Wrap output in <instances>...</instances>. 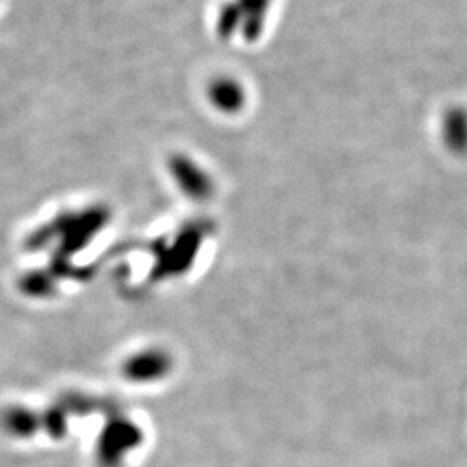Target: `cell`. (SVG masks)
I'll list each match as a JSON object with an SVG mask.
<instances>
[{
  "label": "cell",
  "instance_id": "3",
  "mask_svg": "<svg viewBox=\"0 0 467 467\" xmlns=\"http://www.w3.org/2000/svg\"><path fill=\"white\" fill-rule=\"evenodd\" d=\"M441 137L451 152H467V109L453 106L445 111L441 118Z\"/></svg>",
  "mask_w": 467,
  "mask_h": 467
},
{
  "label": "cell",
  "instance_id": "2",
  "mask_svg": "<svg viewBox=\"0 0 467 467\" xmlns=\"http://www.w3.org/2000/svg\"><path fill=\"white\" fill-rule=\"evenodd\" d=\"M241 13V35L246 42H256L265 28L272 0H235Z\"/></svg>",
  "mask_w": 467,
  "mask_h": 467
},
{
  "label": "cell",
  "instance_id": "1",
  "mask_svg": "<svg viewBox=\"0 0 467 467\" xmlns=\"http://www.w3.org/2000/svg\"><path fill=\"white\" fill-rule=\"evenodd\" d=\"M208 98L218 111L234 115L246 104V90L233 77H218L208 85Z\"/></svg>",
  "mask_w": 467,
  "mask_h": 467
},
{
  "label": "cell",
  "instance_id": "4",
  "mask_svg": "<svg viewBox=\"0 0 467 467\" xmlns=\"http://www.w3.org/2000/svg\"><path fill=\"white\" fill-rule=\"evenodd\" d=\"M241 26H243V21H241V13H239V7H237L235 0L222 5L220 15H218V34H220V36L222 38H231L235 32L241 34Z\"/></svg>",
  "mask_w": 467,
  "mask_h": 467
}]
</instances>
